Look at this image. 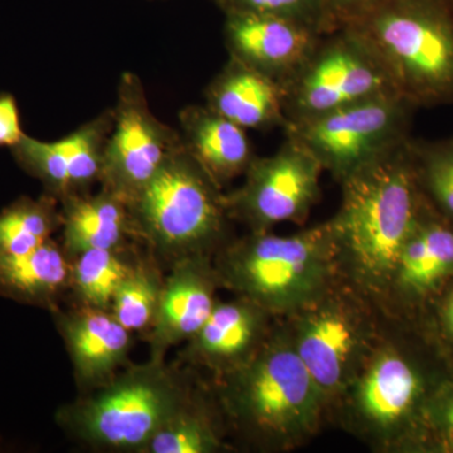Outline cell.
<instances>
[{
	"mask_svg": "<svg viewBox=\"0 0 453 453\" xmlns=\"http://www.w3.org/2000/svg\"><path fill=\"white\" fill-rule=\"evenodd\" d=\"M417 110L407 98L392 92L288 125L283 133L308 149L324 172L340 184L412 138Z\"/></svg>",
	"mask_w": 453,
	"mask_h": 453,
	"instance_id": "9c48e42d",
	"label": "cell"
},
{
	"mask_svg": "<svg viewBox=\"0 0 453 453\" xmlns=\"http://www.w3.org/2000/svg\"><path fill=\"white\" fill-rule=\"evenodd\" d=\"M62 203L65 255L74 257L89 250H120L127 235L134 234L129 204L109 190L68 196Z\"/></svg>",
	"mask_w": 453,
	"mask_h": 453,
	"instance_id": "44dd1931",
	"label": "cell"
},
{
	"mask_svg": "<svg viewBox=\"0 0 453 453\" xmlns=\"http://www.w3.org/2000/svg\"><path fill=\"white\" fill-rule=\"evenodd\" d=\"M314 27L266 14L225 13L223 37L229 57L270 77L283 88L323 37Z\"/></svg>",
	"mask_w": 453,
	"mask_h": 453,
	"instance_id": "5bb4252c",
	"label": "cell"
},
{
	"mask_svg": "<svg viewBox=\"0 0 453 453\" xmlns=\"http://www.w3.org/2000/svg\"><path fill=\"white\" fill-rule=\"evenodd\" d=\"M276 323L275 316L243 297L219 301L198 333L188 340V359L220 380L257 353Z\"/></svg>",
	"mask_w": 453,
	"mask_h": 453,
	"instance_id": "9a60e30c",
	"label": "cell"
},
{
	"mask_svg": "<svg viewBox=\"0 0 453 453\" xmlns=\"http://www.w3.org/2000/svg\"><path fill=\"white\" fill-rule=\"evenodd\" d=\"M163 283L150 268L133 266L129 275L119 286L110 312L130 333L151 326Z\"/></svg>",
	"mask_w": 453,
	"mask_h": 453,
	"instance_id": "4316f807",
	"label": "cell"
},
{
	"mask_svg": "<svg viewBox=\"0 0 453 453\" xmlns=\"http://www.w3.org/2000/svg\"><path fill=\"white\" fill-rule=\"evenodd\" d=\"M412 140L342 180L339 210L327 220L339 279L381 309L425 202Z\"/></svg>",
	"mask_w": 453,
	"mask_h": 453,
	"instance_id": "6da1fadb",
	"label": "cell"
},
{
	"mask_svg": "<svg viewBox=\"0 0 453 453\" xmlns=\"http://www.w3.org/2000/svg\"><path fill=\"white\" fill-rule=\"evenodd\" d=\"M441 320H442L443 329L449 339L453 342V290L447 295L443 301L442 309H441Z\"/></svg>",
	"mask_w": 453,
	"mask_h": 453,
	"instance_id": "1f68e13d",
	"label": "cell"
},
{
	"mask_svg": "<svg viewBox=\"0 0 453 453\" xmlns=\"http://www.w3.org/2000/svg\"><path fill=\"white\" fill-rule=\"evenodd\" d=\"M434 393L427 372L398 339L388 315L377 347L333 405L329 418L372 451L393 452L404 449L422 429Z\"/></svg>",
	"mask_w": 453,
	"mask_h": 453,
	"instance_id": "8992f818",
	"label": "cell"
},
{
	"mask_svg": "<svg viewBox=\"0 0 453 453\" xmlns=\"http://www.w3.org/2000/svg\"><path fill=\"white\" fill-rule=\"evenodd\" d=\"M453 276V223L425 202L398 262L383 310L392 314L398 303L425 300Z\"/></svg>",
	"mask_w": 453,
	"mask_h": 453,
	"instance_id": "e0dca14e",
	"label": "cell"
},
{
	"mask_svg": "<svg viewBox=\"0 0 453 453\" xmlns=\"http://www.w3.org/2000/svg\"><path fill=\"white\" fill-rule=\"evenodd\" d=\"M113 125V110H106L73 133L56 142L25 135L11 149L20 168L40 179L57 199L85 195L100 181L104 151Z\"/></svg>",
	"mask_w": 453,
	"mask_h": 453,
	"instance_id": "4fadbf2b",
	"label": "cell"
},
{
	"mask_svg": "<svg viewBox=\"0 0 453 453\" xmlns=\"http://www.w3.org/2000/svg\"><path fill=\"white\" fill-rule=\"evenodd\" d=\"M113 125L105 151L100 183L103 189L129 203L183 146L180 133L163 124L151 111L144 86L135 73L119 81Z\"/></svg>",
	"mask_w": 453,
	"mask_h": 453,
	"instance_id": "7c38bea8",
	"label": "cell"
},
{
	"mask_svg": "<svg viewBox=\"0 0 453 453\" xmlns=\"http://www.w3.org/2000/svg\"><path fill=\"white\" fill-rule=\"evenodd\" d=\"M387 316L374 301L338 279L318 299L281 319L323 395L327 418L377 347Z\"/></svg>",
	"mask_w": 453,
	"mask_h": 453,
	"instance_id": "52a82bcc",
	"label": "cell"
},
{
	"mask_svg": "<svg viewBox=\"0 0 453 453\" xmlns=\"http://www.w3.org/2000/svg\"><path fill=\"white\" fill-rule=\"evenodd\" d=\"M412 151L423 195L453 223V135L434 142L413 139Z\"/></svg>",
	"mask_w": 453,
	"mask_h": 453,
	"instance_id": "484cf974",
	"label": "cell"
},
{
	"mask_svg": "<svg viewBox=\"0 0 453 453\" xmlns=\"http://www.w3.org/2000/svg\"><path fill=\"white\" fill-rule=\"evenodd\" d=\"M25 135L16 98L7 92L0 94V148L13 149Z\"/></svg>",
	"mask_w": 453,
	"mask_h": 453,
	"instance_id": "4dcf8cb0",
	"label": "cell"
},
{
	"mask_svg": "<svg viewBox=\"0 0 453 453\" xmlns=\"http://www.w3.org/2000/svg\"><path fill=\"white\" fill-rule=\"evenodd\" d=\"M62 334L82 386H104L115 377L130 350V332L107 310L85 308L65 316Z\"/></svg>",
	"mask_w": 453,
	"mask_h": 453,
	"instance_id": "ffe728a7",
	"label": "cell"
},
{
	"mask_svg": "<svg viewBox=\"0 0 453 453\" xmlns=\"http://www.w3.org/2000/svg\"><path fill=\"white\" fill-rule=\"evenodd\" d=\"M62 225L56 196L20 198L0 213V253L17 255L50 240Z\"/></svg>",
	"mask_w": 453,
	"mask_h": 453,
	"instance_id": "603a6c76",
	"label": "cell"
},
{
	"mask_svg": "<svg viewBox=\"0 0 453 453\" xmlns=\"http://www.w3.org/2000/svg\"><path fill=\"white\" fill-rule=\"evenodd\" d=\"M127 204L134 234L174 262L211 257L231 241L225 193L184 145Z\"/></svg>",
	"mask_w": 453,
	"mask_h": 453,
	"instance_id": "5b68a950",
	"label": "cell"
},
{
	"mask_svg": "<svg viewBox=\"0 0 453 453\" xmlns=\"http://www.w3.org/2000/svg\"><path fill=\"white\" fill-rule=\"evenodd\" d=\"M422 428H429L440 437L445 449L453 451V383L442 384L429 398L423 414Z\"/></svg>",
	"mask_w": 453,
	"mask_h": 453,
	"instance_id": "f546056e",
	"label": "cell"
},
{
	"mask_svg": "<svg viewBox=\"0 0 453 453\" xmlns=\"http://www.w3.org/2000/svg\"><path fill=\"white\" fill-rule=\"evenodd\" d=\"M187 402L186 390L163 360H150L64 408L58 419L89 445L144 452L157 429Z\"/></svg>",
	"mask_w": 453,
	"mask_h": 453,
	"instance_id": "ba28073f",
	"label": "cell"
},
{
	"mask_svg": "<svg viewBox=\"0 0 453 453\" xmlns=\"http://www.w3.org/2000/svg\"><path fill=\"white\" fill-rule=\"evenodd\" d=\"M213 3L223 14L243 12L286 18L314 27L325 35L321 0H213Z\"/></svg>",
	"mask_w": 453,
	"mask_h": 453,
	"instance_id": "83f0119b",
	"label": "cell"
},
{
	"mask_svg": "<svg viewBox=\"0 0 453 453\" xmlns=\"http://www.w3.org/2000/svg\"><path fill=\"white\" fill-rule=\"evenodd\" d=\"M225 449L213 419L187 402L145 447L148 453H214Z\"/></svg>",
	"mask_w": 453,
	"mask_h": 453,
	"instance_id": "d4e9b609",
	"label": "cell"
},
{
	"mask_svg": "<svg viewBox=\"0 0 453 453\" xmlns=\"http://www.w3.org/2000/svg\"><path fill=\"white\" fill-rule=\"evenodd\" d=\"M119 255V250H89L74 256L70 281L85 306L110 311L119 286L133 268Z\"/></svg>",
	"mask_w": 453,
	"mask_h": 453,
	"instance_id": "cb8c5ba5",
	"label": "cell"
},
{
	"mask_svg": "<svg viewBox=\"0 0 453 453\" xmlns=\"http://www.w3.org/2000/svg\"><path fill=\"white\" fill-rule=\"evenodd\" d=\"M220 288L210 256H195L174 262L163 283L159 305L151 324V360H163L169 348L188 342L210 318Z\"/></svg>",
	"mask_w": 453,
	"mask_h": 453,
	"instance_id": "2e32d148",
	"label": "cell"
},
{
	"mask_svg": "<svg viewBox=\"0 0 453 453\" xmlns=\"http://www.w3.org/2000/svg\"><path fill=\"white\" fill-rule=\"evenodd\" d=\"M282 91L286 127L398 92L380 57L354 28L324 35Z\"/></svg>",
	"mask_w": 453,
	"mask_h": 453,
	"instance_id": "30bf717a",
	"label": "cell"
},
{
	"mask_svg": "<svg viewBox=\"0 0 453 453\" xmlns=\"http://www.w3.org/2000/svg\"><path fill=\"white\" fill-rule=\"evenodd\" d=\"M386 0H321L325 35L357 25Z\"/></svg>",
	"mask_w": 453,
	"mask_h": 453,
	"instance_id": "f1b7e54d",
	"label": "cell"
},
{
	"mask_svg": "<svg viewBox=\"0 0 453 453\" xmlns=\"http://www.w3.org/2000/svg\"><path fill=\"white\" fill-rule=\"evenodd\" d=\"M219 380L223 412L258 451L300 449L327 418L323 395L297 356L281 319L246 365Z\"/></svg>",
	"mask_w": 453,
	"mask_h": 453,
	"instance_id": "7a4b0ae2",
	"label": "cell"
},
{
	"mask_svg": "<svg viewBox=\"0 0 453 453\" xmlns=\"http://www.w3.org/2000/svg\"><path fill=\"white\" fill-rule=\"evenodd\" d=\"M179 124L184 148L220 189L243 177L257 157L247 130L205 104L184 107Z\"/></svg>",
	"mask_w": 453,
	"mask_h": 453,
	"instance_id": "ac0fdd59",
	"label": "cell"
},
{
	"mask_svg": "<svg viewBox=\"0 0 453 453\" xmlns=\"http://www.w3.org/2000/svg\"><path fill=\"white\" fill-rule=\"evenodd\" d=\"M204 96L205 105L243 129L286 127L281 86L231 57L205 88Z\"/></svg>",
	"mask_w": 453,
	"mask_h": 453,
	"instance_id": "d6986e66",
	"label": "cell"
},
{
	"mask_svg": "<svg viewBox=\"0 0 453 453\" xmlns=\"http://www.w3.org/2000/svg\"><path fill=\"white\" fill-rule=\"evenodd\" d=\"M323 173L308 149L285 136L275 153L253 159L242 186L225 193L229 217L249 232L273 231L282 223L303 225L320 201Z\"/></svg>",
	"mask_w": 453,
	"mask_h": 453,
	"instance_id": "8fae6325",
	"label": "cell"
},
{
	"mask_svg": "<svg viewBox=\"0 0 453 453\" xmlns=\"http://www.w3.org/2000/svg\"><path fill=\"white\" fill-rule=\"evenodd\" d=\"M349 28L371 43L414 106L453 104V0H386Z\"/></svg>",
	"mask_w": 453,
	"mask_h": 453,
	"instance_id": "277c9868",
	"label": "cell"
},
{
	"mask_svg": "<svg viewBox=\"0 0 453 453\" xmlns=\"http://www.w3.org/2000/svg\"><path fill=\"white\" fill-rule=\"evenodd\" d=\"M70 280L65 250L55 241L25 253H0V294L11 299L50 305Z\"/></svg>",
	"mask_w": 453,
	"mask_h": 453,
	"instance_id": "7402d4cb",
	"label": "cell"
},
{
	"mask_svg": "<svg viewBox=\"0 0 453 453\" xmlns=\"http://www.w3.org/2000/svg\"><path fill=\"white\" fill-rule=\"evenodd\" d=\"M220 288L286 318L339 279L332 229L320 223L296 234L249 232L214 255Z\"/></svg>",
	"mask_w": 453,
	"mask_h": 453,
	"instance_id": "3957f363",
	"label": "cell"
}]
</instances>
